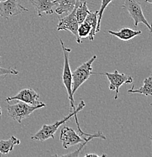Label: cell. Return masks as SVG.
<instances>
[{"instance_id":"cell-1","label":"cell","mask_w":152,"mask_h":157,"mask_svg":"<svg viewBox=\"0 0 152 157\" xmlns=\"http://www.w3.org/2000/svg\"><path fill=\"white\" fill-rule=\"evenodd\" d=\"M86 106V104L83 101H81L80 103L78 104L77 107L74 109L73 111L71 112V113L68 116L65 117L64 118L61 119V120H58L57 122H55V123L52 124V125H43L42 127L41 128L40 131L37 132L33 136L31 137V139L33 140H40V141H45V140H48L49 138H55V134L56 133V132L58 131V129L59 128V127L61 125H64V123L68 122L71 118L73 117H75V121H76V125H77L78 128V133L80 136H84V137H89L92 136V135H90V134H86L84 133V132L81 130L80 127L79 122H78V119L76 117V114L81 111L83 108Z\"/></svg>"},{"instance_id":"cell-2","label":"cell","mask_w":152,"mask_h":157,"mask_svg":"<svg viewBox=\"0 0 152 157\" xmlns=\"http://www.w3.org/2000/svg\"><path fill=\"white\" fill-rule=\"evenodd\" d=\"M95 137H99V138H101L103 140L106 139V137L101 133V132H99L96 134H93L92 136L83 138L73 128L68 126H64L62 128L61 130L60 140L62 143V147L64 149H68L71 147L75 146V145L82 144L85 142L88 143L89 140H92Z\"/></svg>"},{"instance_id":"cell-3","label":"cell","mask_w":152,"mask_h":157,"mask_svg":"<svg viewBox=\"0 0 152 157\" xmlns=\"http://www.w3.org/2000/svg\"><path fill=\"white\" fill-rule=\"evenodd\" d=\"M60 42H61L64 54V67L63 73H62V81H63L64 86L66 88L67 93L68 94V99H69L70 104H71V112H72L76 109V107H75L74 104L75 102L74 99H73V94L72 92L73 78H72V72L69 63V55L71 52V49L65 47L62 39H60Z\"/></svg>"},{"instance_id":"cell-4","label":"cell","mask_w":152,"mask_h":157,"mask_svg":"<svg viewBox=\"0 0 152 157\" xmlns=\"http://www.w3.org/2000/svg\"><path fill=\"white\" fill-rule=\"evenodd\" d=\"M45 107H46L45 103L38 106H32L23 101H18V102L16 104L8 106V115L14 121H17L18 123H21L24 119L30 117L34 111Z\"/></svg>"},{"instance_id":"cell-5","label":"cell","mask_w":152,"mask_h":157,"mask_svg":"<svg viewBox=\"0 0 152 157\" xmlns=\"http://www.w3.org/2000/svg\"><path fill=\"white\" fill-rule=\"evenodd\" d=\"M97 59L96 55H93L88 61L85 62L80 66L78 67L72 73V78H73V86H72V92L73 94L77 91L83 83L89 79L91 75L95 74L92 73L93 62Z\"/></svg>"},{"instance_id":"cell-6","label":"cell","mask_w":152,"mask_h":157,"mask_svg":"<svg viewBox=\"0 0 152 157\" xmlns=\"http://www.w3.org/2000/svg\"><path fill=\"white\" fill-rule=\"evenodd\" d=\"M123 8L127 10L130 14L134 21V26L135 27L138 26V24L142 23L149 29L150 33H152V23L149 24L145 18L142 11L141 4L137 0H125L123 5Z\"/></svg>"},{"instance_id":"cell-7","label":"cell","mask_w":152,"mask_h":157,"mask_svg":"<svg viewBox=\"0 0 152 157\" xmlns=\"http://www.w3.org/2000/svg\"><path fill=\"white\" fill-rule=\"evenodd\" d=\"M83 1V0H82ZM80 1V2H82ZM77 3L76 7L74 9L71 11V13L68 14L66 17H62V18H59V22H58V26H57V30H67L70 31L75 37H76V42L79 44L82 43L81 39L79 38L77 34V29L79 27V24L77 22V20L76 17V9L78 5L80 3Z\"/></svg>"},{"instance_id":"cell-8","label":"cell","mask_w":152,"mask_h":157,"mask_svg":"<svg viewBox=\"0 0 152 157\" xmlns=\"http://www.w3.org/2000/svg\"><path fill=\"white\" fill-rule=\"evenodd\" d=\"M25 11H28V9L21 6L18 0H4L0 2V16L4 20H9Z\"/></svg>"},{"instance_id":"cell-9","label":"cell","mask_w":152,"mask_h":157,"mask_svg":"<svg viewBox=\"0 0 152 157\" xmlns=\"http://www.w3.org/2000/svg\"><path fill=\"white\" fill-rule=\"evenodd\" d=\"M107 76V79L110 82L109 89L111 91H115V97L114 99L117 100L118 98V94L120 88L123 84H131L133 82V78L131 76L125 74V73H119L117 70H115L114 73H103Z\"/></svg>"},{"instance_id":"cell-10","label":"cell","mask_w":152,"mask_h":157,"mask_svg":"<svg viewBox=\"0 0 152 157\" xmlns=\"http://www.w3.org/2000/svg\"><path fill=\"white\" fill-rule=\"evenodd\" d=\"M14 100L23 101V102L32 106H38L44 104L43 102L40 101V95L38 94V93L30 88L21 90L16 95L6 98V101L10 102Z\"/></svg>"},{"instance_id":"cell-11","label":"cell","mask_w":152,"mask_h":157,"mask_svg":"<svg viewBox=\"0 0 152 157\" xmlns=\"http://www.w3.org/2000/svg\"><path fill=\"white\" fill-rule=\"evenodd\" d=\"M30 2L35 8L39 17H42L43 13L46 14H53V8L57 6L55 0H30Z\"/></svg>"},{"instance_id":"cell-12","label":"cell","mask_w":152,"mask_h":157,"mask_svg":"<svg viewBox=\"0 0 152 157\" xmlns=\"http://www.w3.org/2000/svg\"><path fill=\"white\" fill-rule=\"evenodd\" d=\"M108 33L111 35L114 36L124 42L131 40L132 39L142 34L141 30H135V29L129 28V27H123V28L119 29L118 31L108 30Z\"/></svg>"},{"instance_id":"cell-13","label":"cell","mask_w":152,"mask_h":157,"mask_svg":"<svg viewBox=\"0 0 152 157\" xmlns=\"http://www.w3.org/2000/svg\"><path fill=\"white\" fill-rule=\"evenodd\" d=\"M80 1L82 0H55L57 2V8L55 10V13L60 16L64 13L68 14Z\"/></svg>"},{"instance_id":"cell-14","label":"cell","mask_w":152,"mask_h":157,"mask_svg":"<svg viewBox=\"0 0 152 157\" xmlns=\"http://www.w3.org/2000/svg\"><path fill=\"white\" fill-rule=\"evenodd\" d=\"M20 144L21 140L14 136H11L9 140H0V153L2 155L9 154L14 150V146Z\"/></svg>"},{"instance_id":"cell-15","label":"cell","mask_w":152,"mask_h":157,"mask_svg":"<svg viewBox=\"0 0 152 157\" xmlns=\"http://www.w3.org/2000/svg\"><path fill=\"white\" fill-rule=\"evenodd\" d=\"M128 93H135L143 94L145 96H152V76H148L145 78L143 86L138 89H135L134 86H132V88L128 90Z\"/></svg>"},{"instance_id":"cell-16","label":"cell","mask_w":152,"mask_h":157,"mask_svg":"<svg viewBox=\"0 0 152 157\" xmlns=\"http://www.w3.org/2000/svg\"><path fill=\"white\" fill-rule=\"evenodd\" d=\"M98 12H99V11H89L87 17H86L84 21L86 23H88L91 27V32L89 36V39L90 41L94 40L95 36L96 34V28H97L98 24Z\"/></svg>"},{"instance_id":"cell-17","label":"cell","mask_w":152,"mask_h":157,"mask_svg":"<svg viewBox=\"0 0 152 157\" xmlns=\"http://www.w3.org/2000/svg\"><path fill=\"white\" fill-rule=\"evenodd\" d=\"M89 11H90L88 9L87 2H85L84 0L80 2V3L78 5L76 9V17L78 24H80L83 22H84L85 19L87 17Z\"/></svg>"},{"instance_id":"cell-18","label":"cell","mask_w":152,"mask_h":157,"mask_svg":"<svg viewBox=\"0 0 152 157\" xmlns=\"http://www.w3.org/2000/svg\"><path fill=\"white\" fill-rule=\"evenodd\" d=\"M91 32V27L88 23L86 21L83 22L82 24H79V27L77 29V34L80 39L86 38L89 36Z\"/></svg>"},{"instance_id":"cell-19","label":"cell","mask_w":152,"mask_h":157,"mask_svg":"<svg viewBox=\"0 0 152 157\" xmlns=\"http://www.w3.org/2000/svg\"><path fill=\"white\" fill-rule=\"evenodd\" d=\"M113 0H101V5L100 9L99 10V12H98V24H97V28H96V33L99 32L101 29V21L102 19L103 13L104 11L105 10L107 6L110 4Z\"/></svg>"},{"instance_id":"cell-20","label":"cell","mask_w":152,"mask_h":157,"mask_svg":"<svg viewBox=\"0 0 152 157\" xmlns=\"http://www.w3.org/2000/svg\"><path fill=\"white\" fill-rule=\"evenodd\" d=\"M1 63V61H0ZM19 73L18 70L13 68H3L0 67V76L4 75H18Z\"/></svg>"},{"instance_id":"cell-21","label":"cell","mask_w":152,"mask_h":157,"mask_svg":"<svg viewBox=\"0 0 152 157\" xmlns=\"http://www.w3.org/2000/svg\"><path fill=\"white\" fill-rule=\"evenodd\" d=\"M85 156L87 157V156H95V157H100L101 156H99V155L96 154V153H88V154L85 155Z\"/></svg>"},{"instance_id":"cell-22","label":"cell","mask_w":152,"mask_h":157,"mask_svg":"<svg viewBox=\"0 0 152 157\" xmlns=\"http://www.w3.org/2000/svg\"><path fill=\"white\" fill-rule=\"evenodd\" d=\"M145 2H148V3H150V4H152V0H145Z\"/></svg>"},{"instance_id":"cell-23","label":"cell","mask_w":152,"mask_h":157,"mask_svg":"<svg viewBox=\"0 0 152 157\" xmlns=\"http://www.w3.org/2000/svg\"><path fill=\"white\" fill-rule=\"evenodd\" d=\"M2 108H1V106H0V118L2 117Z\"/></svg>"},{"instance_id":"cell-24","label":"cell","mask_w":152,"mask_h":157,"mask_svg":"<svg viewBox=\"0 0 152 157\" xmlns=\"http://www.w3.org/2000/svg\"><path fill=\"white\" fill-rule=\"evenodd\" d=\"M2 1H4V0H0V2H2Z\"/></svg>"},{"instance_id":"cell-25","label":"cell","mask_w":152,"mask_h":157,"mask_svg":"<svg viewBox=\"0 0 152 157\" xmlns=\"http://www.w3.org/2000/svg\"><path fill=\"white\" fill-rule=\"evenodd\" d=\"M151 143H152V137H151Z\"/></svg>"}]
</instances>
